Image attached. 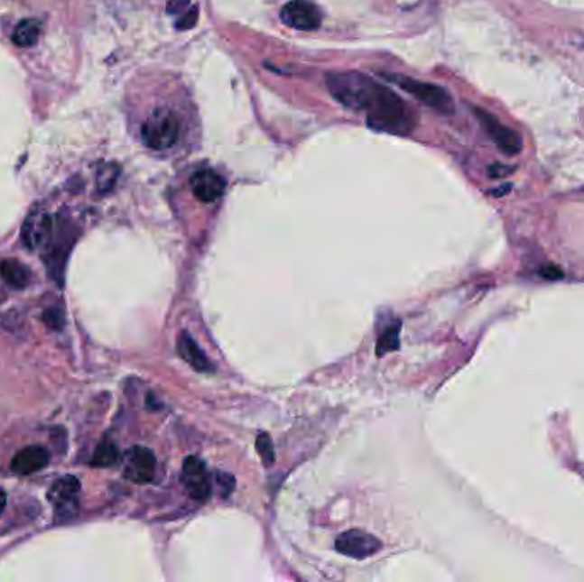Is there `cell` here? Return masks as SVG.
<instances>
[{
	"instance_id": "4316f807",
	"label": "cell",
	"mask_w": 584,
	"mask_h": 582,
	"mask_svg": "<svg viewBox=\"0 0 584 582\" xmlns=\"http://www.w3.org/2000/svg\"><path fill=\"white\" fill-rule=\"evenodd\" d=\"M511 187H513V185H509V183H507V185H505V187H501V189H492L490 193H492L494 197H503V195H505V193H507V191L511 189Z\"/></svg>"
},
{
	"instance_id": "ac0fdd59",
	"label": "cell",
	"mask_w": 584,
	"mask_h": 582,
	"mask_svg": "<svg viewBox=\"0 0 584 582\" xmlns=\"http://www.w3.org/2000/svg\"><path fill=\"white\" fill-rule=\"evenodd\" d=\"M118 457H120V453H118L116 444L111 441L110 438H105L97 444L93 459H91V465L97 468H107V467L115 465L118 461Z\"/></svg>"
},
{
	"instance_id": "7c38bea8",
	"label": "cell",
	"mask_w": 584,
	"mask_h": 582,
	"mask_svg": "<svg viewBox=\"0 0 584 582\" xmlns=\"http://www.w3.org/2000/svg\"><path fill=\"white\" fill-rule=\"evenodd\" d=\"M335 549L352 559H367L381 550V541L361 530H350L337 538Z\"/></svg>"
},
{
	"instance_id": "9a60e30c",
	"label": "cell",
	"mask_w": 584,
	"mask_h": 582,
	"mask_svg": "<svg viewBox=\"0 0 584 582\" xmlns=\"http://www.w3.org/2000/svg\"><path fill=\"white\" fill-rule=\"evenodd\" d=\"M178 354L189 362L195 371H200V373L212 371V362L207 359L202 348L193 342V338L187 331H181L178 337Z\"/></svg>"
},
{
	"instance_id": "5bb4252c",
	"label": "cell",
	"mask_w": 584,
	"mask_h": 582,
	"mask_svg": "<svg viewBox=\"0 0 584 582\" xmlns=\"http://www.w3.org/2000/svg\"><path fill=\"white\" fill-rule=\"evenodd\" d=\"M50 463V453L42 446H28L16 453L11 461V470L16 475H32L43 470Z\"/></svg>"
},
{
	"instance_id": "3957f363",
	"label": "cell",
	"mask_w": 584,
	"mask_h": 582,
	"mask_svg": "<svg viewBox=\"0 0 584 582\" xmlns=\"http://www.w3.org/2000/svg\"><path fill=\"white\" fill-rule=\"evenodd\" d=\"M143 142L153 151H168L174 147L181 137V120L170 108L153 111L144 122Z\"/></svg>"
},
{
	"instance_id": "2e32d148",
	"label": "cell",
	"mask_w": 584,
	"mask_h": 582,
	"mask_svg": "<svg viewBox=\"0 0 584 582\" xmlns=\"http://www.w3.org/2000/svg\"><path fill=\"white\" fill-rule=\"evenodd\" d=\"M0 277L13 289H26L32 282V270L19 260H4L0 263Z\"/></svg>"
},
{
	"instance_id": "277c9868",
	"label": "cell",
	"mask_w": 584,
	"mask_h": 582,
	"mask_svg": "<svg viewBox=\"0 0 584 582\" xmlns=\"http://www.w3.org/2000/svg\"><path fill=\"white\" fill-rule=\"evenodd\" d=\"M383 78L390 80V82H395L396 86H400L405 93L413 96L422 105H426V106L438 111V113L451 115L455 111L453 97L441 86L411 79V78H405V76H386V74H383Z\"/></svg>"
},
{
	"instance_id": "44dd1931",
	"label": "cell",
	"mask_w": 584,
	"mask_h": 582,
	"mask_svg": "<svg viewBox=\"0 0 584 582\" xmlns=\"http://www.w3.org/2000/svg\"><path fill=\"white\" fill-rule=\"evenodd\" d=\"M398 330L400 327L396 325L394 328H388L385 331L378 340V356H385L386 352H394L400 346V338H398Z\"/></svg>"
},
{
	"instance_id": "5b68a950",
	"label": "cell",
	"mask_w": 584,
	"mask_h": 582,
	"mask_svg": "<svg viewBox=\"0 0 584 582\" xmlns=\"http://www.w3.org/2000/svg\"><path fill=\"white\" fill-rule=\"evenodd\" d=\"M76 241V231L67 221L59 222L57 227H53V236L50 239V252H48L47 265L48 275L55 279L59 285H62L63 267L69 258V252Z\"/></svg>"
},
{
	"instance_id": "d4e9b609",
	"label": "cell",
	"mask_w": 584,
	"mask_h": 582,
	"mask_svg": "<svg viewBox=\"0 0 584 582\" xmlns=\"http://www.w3.org/2000/svg\"><path fill=\"white\" fill-rule=\"evenodd\" d=\"M540 277L547 279V281H559L564 277V272L562 268L557 267V265H547V267L540 268Z\"/></svg>"
},
{
	"instance_id": "8992f818",
	"label": "cell",
	"mask_w": 584,
	"mask_h": 582,
	"mask_svg": "<svg viewBox=\"0 0 584 582\" xmlns=\"http://www.w3.org/2000/svg\"><path fill=\"white\" fill-rule=\"evenodd\" d=\"M80 482L72 476L67 475L53 482V485L48 488V501L57 511L59 518H70L76 514L78 505H79Z\"/></svg>"
},
{
	"instance_id": "cb8c5ba5",
	"label": "cell",
	"mask_w": 584,
	"mask_h": 582,
	"mask_svg": "<svg viewBox=\"0 0 584 582\" xmlns=\"http://www.w3.org/2000/svg\"><path fill=\"white\" fill-rule=\"evenodd\" d=\"M487 173H489L490 178L499 180V178H505V176L514 173V168L513 166H505V164H501V162H496V164L490 166Z\"/></svg>"
},
{
	"instance_id": "ffe728a7",
	"label": "cell",
	"mask_w": 584,
	"mask_h": 582,
	"mask_svg": "<svg viewBox=\"0 0 584 582\" xmlns=\"http://www.w3.org/2000/svg\"><path fill=\"white\" fill-rule=\"evenodd\" d=\"M256 451H258V455L264 459V465L265 467H272L273 465V461H275V448H273L272 438H270L267 432H262L256 438Z\"/></svg>"
},
{
	"instance_id": "e0dca14e",
	"label": "cell",
	"mask_w": 584,
	"mask_h": 582,
	"mask_svg": "<svg viewBox=\"0 0 584 582\" xmlns=\"http://www.w3.org/2000/svg\"><path fill=\"white\" fill-rule=\"evenodd\" d=\"M40 32H42L40 21H36V19H24V21H21L17 24L16 30L13 32V42L16 43L17 47H34L38 43Z\"/></svg>"
},
{
	"instance_id": "7402d4cb",
	"label": "cell",
	"mask_w": 584,
	"mask_h": 582,
	"mask_svg": "<svg viewBox=\"0 0 584 582\" xmlns=\"http://www.w3.org/2000/svg\"><path fill=\"white\" fill-rule=\"evenodd\" d=\"M43 321L50 330H62L65 315L60 308H48L43 313Z\"/></svg>"
},
{
	"instance_id": "d6986e66",
	"label": "cell",
	"mask_w": 584,
	"mask_h": 582,
	"mask_svg": "<svg viewBox=\"0 0 584 582\" xmlns=\"http://www.w3.org/2000/svg\"><path fill=\"white\" fill-rule=\"evenodd\" d=\"M118 174H120V168L116 164H107V166H103L99 170V173H97V189L101 193L110 191L115 187L116 180H118Z\"/></svg>"
},
{
	"instance_id": "8fae6325",
	"label": "cell",
	"mask_w": 584,
	"mask_h": 582,
	"mask_svg": "<svg viewBox=\"0 0 584 582\" xmlns=\"http://www.w3.org/2000/svg\"><path fill=\"white\" fill-rule=\"evenodd\" d=\"M181 482L191 499H195L199 503H206L207 499L210 497L212 487H210L209 473H207L206 465L202 463V459H199L197 457H189L183 461Z\"/></svg>"
},
{
	"instance_id": "30bf717a",
	"label": "cell",
	"mask_w": 584,
	"mask_h": 582,
	"mask_svg": "<svg viewBox=\"0 0 584 582\" xmlns=\"http://www.w3.org/2000/svg\"><path fill=\"white\" fill-rule=\"evenodd\" d=\"M53 227H55V222L50 214L43 210L32 212V216L23 224L21 241L28 250H32V252L47 248L50 239L53 236Z\"/></svg>"
},
{
	"instance_id": "ba28073f",
	"label": "cell",
	"mask_w": 584,
	"mask_h": 582,
	"mask_svg": "<svg viewBox=\"0 0 584 582\" xmlns=\"http://www.w3.org/2000/svg\"><path fill=\"white\" fill-rule=\"evenodd\" d=\"M285 26L300 32H313L321 26V11L311 0H289L281 11Z\"/></svg>"
},
{
	"instance_id": "603a6c76",
	"label": "cell",
	"mask_w": 584,
	"mask_h": 582,
	"mask_svg": "<svg viewBox=\"0 0 584 582\" xmlns=\"http://www.w3.org/2000/svg\"><path fill=\"white\" fill-rule=\"evenodd\" d=\"M199 21V5H191L189 11L176 21V28L181 32H189Z\"/></svg>"
},
{
	"instance_id": "52a82bcc",
	"label": "cell",
	"mask_w": 584,
	"mask_h": 582,
	"mask_svg": "<svg viewBox=\"0 0 584 582\" xmlns=\"http://www.w3.org/2000/svg\"><path fill=\"white\" fill-rule=\"evenodd\" d=\"M474 113L501 152H505L507 156H516L522 152L523 139L518 132L503 125L494 115H490L482 108H474Z\"/></svg>"
},
{
	"instance_id": "6da1fadb",
	"label": "cell",
	"mask_w": 584,
	"mask_h": 582,
	"mask_svg": "<svg viewBox=\"0 0 584 582\" xmlns=\"http://www.w3.org/2000/svg\"><path fill=\"white\" fill-rule=\"evenodd\" d=\"M366 122L376 132L409 135L417 125V115L400 96L381 84L373 105L366 111Z\"/></svg>"
},
{
	"instance_id": "9c48e42d",
	"label": "cell",
	"mask_w": 584,
	"mask_h": 582,
	"mask_svg": "<svg viewBox=\"0 0 584 582\" xmlns=\"http://www.w3.org/2000/svg\"><path fill=\"white\" fill-rule=\"evenodd\" d=\"M156 472V457L151 449L134 446L124 457V475L134 484H149Z\"/></svg>"
},
{
	"instance_id": "484cf974",
	"label": "cell",
	"mask_w": 584,
	"mask_h": 582,
	"mask_svg": "<svg viewBox=\"0 0 584 582\" xmlns=\"http://www.w3.org/2000/svg\"><path fill=\"white\" fill-rule=\"evenodd\" d=\"M190 5V0H170L168 2V13L170 14H181Z\"/></svg>"
},
{
	"instance_id": "4fadbf2b",
	"label": "cell",
	"mask_w": 584,
	"mask_h": 582,
	"mask_svg": "<svg viewBox=\"0 0 584 582\" xmlns=\"http://www.w3.org/2000/svg\"><path fill=\"white\" fill-rule=\"evenodd\" d=\"M190 189L200 202L212 204L218 199H221L222 193L226 189V181L221 174L216 173L212 170H202L191 176Z\"/></svg>"
},
{
	"instance_id": "7a4b0ae2",
	"label": "cell",
	"mask_w": 584,
	"mask_h": 582,
	"mask_svg": "<svg viewBox=\"0 0 584 582\" xmlns=\"http://www.w3.org/2000/svg\"><path fill=\"white\" fill-rule=\"evenodd\" d=\"M379 86L361 72H333L327 76L330 95L348 110L367 111L378 95Z\"/></svg>"
},
{
	"instance_id": "83f0119b",
	"label": "cell",
	"mask_w": 584,
	"mask_h": 582,
	"mask_svg": "<svg viewBox=\"0 0 584 582\" xmlns=\"http://www.w3.org/2000/svg\"><path fill=\"white\" fill-rule=\"evenodd\" d=\"M5 505H7V495H5V492H4V488H0V514L4 513V509H5Z\"/></svg>"
}]
</instances>
